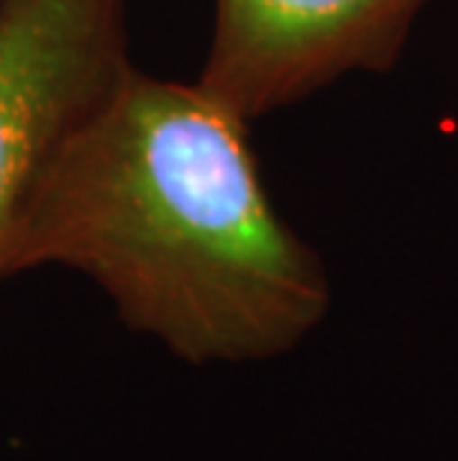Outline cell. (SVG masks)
Instances as JSON below:
<instances>
[{
	"label": "cell",
	"mask_w": 458,
	"mask_h": 461,
	"mask_svg": "<svg viewBox=\"0 0 458 461\" xmlns=\"http://www.w3.org/2000/svg\"><path fill=\"white\" fill-rule=\"evenodd\" d=\"M245 129L200 84L129 66L33 194L9 274H86L193 366L289 355L325 321L330 280L268 200Z\"/></svg>",
	"instance_id": "obj_1"
},
{
	"label": "cell",
	"mask_w": 458,
	"mask_h": 461,
	"mask_svg": "<svg viewBox=\"0 0 458 461\" xmlns=\"http://www.w3.org/2000/svg\"><path fill=\"white\" fill-rule=\"evenodd\" d=\"M129 66L122 0H0V277L54 158Z\"/></svg>",
	"instance_id": "obj_2"
},
{
	"label": "cell",
	"mask_w": 458,
	"mask_h": 461,
	"mask_svg": "<svg viewBox=\"0 0 458 461\" xmlns=\"http://www.w3.org/2000/svg\"><path fill=\"white\" fill-rule=\"evenodd\" d=\"M432 0H214L200 86L250 122L348 72L396 63Z\"/></svg>",
	"instance_id": "obj_3"
}]
</instances>
